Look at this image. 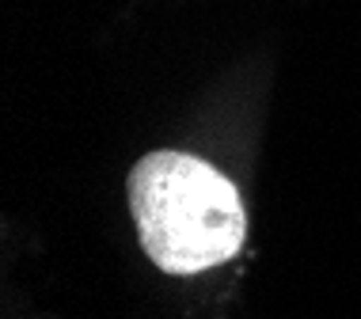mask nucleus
<instances>
[{
  "mask_svg": "<svg viewBox=\"0 0 361 319\" xmlns=\"http://www.w3.org/2000/svg\"><path fill=\"white\" fill-rule=\"evenodd\" d=\"M130 209L145 255L164 274H202L243 247L240 190L187 152H149L130 171Z\"/></svg>",
  "mask_w": 361,
  "mask_h": 319,
  "instance_id": "nucleus-1",
  "label": "nucleus"
}]
</instances>
